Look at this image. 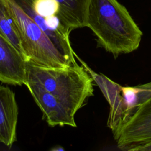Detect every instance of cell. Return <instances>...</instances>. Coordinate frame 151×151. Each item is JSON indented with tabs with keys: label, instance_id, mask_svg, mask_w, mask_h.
<instances>
[{
	"label": "cell",
	"instance_id": "1",
	"mask_svg": "<svg viewBox=\"0 0 151 151\" xmlns=\"http://www.w3.org/2000/svg\"><path fill=\"white\" fill-rule=\"evenodd\" d=\"M98 86L110 105L107 126L117 147L138 151L151 142V81L122 87L105 76Z\"/></svg>",
	"mask_w": 151,
	"mask_h": 151
},
{
	"label": "cell",
	"instance_id": "2",
	"mask_svg": "<svg viewBox=\"0 0 151 151\" xmlns=\"http://www.w3.org/2000/svg\"><path fill=\"white\" fill-rule=\"evenodd\" d=\"M86 27L96 36L98 45L115 58L136 50L143 35L127 9L117 0H90Z\"/></svg>",
	"mask_w": 151,
	"mask_h": 151
},
{
	"label": "cell",
	"instance_id": "3",
	"mask_svg": "<svg viewBox=\"0 0 151 151\" xmlns=\"http://www.w3.org/2000/svg\"><path fill=\"white\" fill-rule=\"evenodd\" d=\"M27 81L36 83L77 112L93 96V79L77 63L47 67L27 62Z\"/></svg>",
	"mask_w": 151,
	"mask_h": 151
},
{
	"label": "cell",
	"instance_id": "4",
	"mask_svg": "<svg viewBox=\"0 0 151 151\" xmlns=\"http://www.w3.org/2000/svg\"><path fill=\"white\" fill-rule=\"evenodd\" d=\"M14 20L27 62L47 67L72 65L15 0H1Z\"/></svg>",
	"mask_w": 151,
	"mask_h": 151
},
{
	"label": "cell",
	"instance_id": "5",
	"mask_svg": "<svg viewBox=\"0 0 151 151\" xmlns=\"http://www.w3.org/2000/svg\"><path fill=\"white\" fill-rule=\"evenodd\" d=\"M25 85L49 126H77L74 119L76 112L67 104L36 83L27 81Z\"/></svg>",
	"mask_w": 151,
	"mask_h": 151
},
{
	"label": "cell",
	"instance_id": "6",
	"mask_svg": "<svg viewBox=\"0 0 151 151\" xmlns=\"http://www.w3.org/2000/svg\"><path fill=\"white\" fill-rule=\"evenodd\" d=\"M0 81L14 86L25 85L27 61L14 45L0 34Z\"/></svg>",
	"mask_w": 151,
	"mask_h": 151
},
{
	"label": "cell",
	"instance_id": "7",
	"mask_svg": "<svg viewBox=\"0 0 151 151\" xmlns=\"http://www.w3.org/2000/svg\"><path fill=\"white\" fill-rule=\"evenodd\" d=\"M18 116L15 93L8 87L0 86V143L9 147L17 140Z\"/></svg>",
	"mask_w": 151,
	"mask_h": 151
},
{
	"label": "cell",
	"instance_id": "8",
	"mask_svg": "<svg viewBox=\"0 0 151 151\" xmlns=\"http://www.w3.org/2000/svg\"><path fill=\"white\" fill-rule=\"evenodd\" d=\"M59 5L58 18L70 32L87 25L90 0H55Z\"/></svg>",
	"mask_w": 151,
	"mask_h": 151
},
{
	"label": "cell",
	"instance_id": "9",
	"mask_svg": "<svg viewBox=\"0 0 151 151\" xmlns=\"http://www.w3.org/2000/svg\"><path fill=\"white\" fill-rule=\"evenodd\" d=\"M0 34L9 40L24 57L15 22L0 0ZM25 58V57H24Z\"/></svg>",
	"mask_w": 151,
	"mask_h": 151
},
{
	"label": "cell",
	"instance_id": "10",
	"mask_svg": "<svg viewBox=\"0 0 151 151\" xmlns=\"http://www.w3.org/2000/svg\"><path fill=\"white\" fill-rule=\"evenodd\" d=\"M139 151H151V142L142 146L139 148Z\"/></svg>",
	"mask_w": 151,
	"mask_h": 151
},
{
	"label": "cell",
	"instance_id": "11",
	"mask_svg": "<svg viewBox=\"0 0 151 151\" xmlns=\"http://www.w3.org/2000/svg\"><path fill=\"white\" fill-rule=\"evenodd\" d=\"M64 150V149H63V147H61V146H60V147H58L57 149H52V150H54V151H57V150Z\"/></svg>",
	"mask_w": 151,
	"mask_h": 151
}]
</instances>
